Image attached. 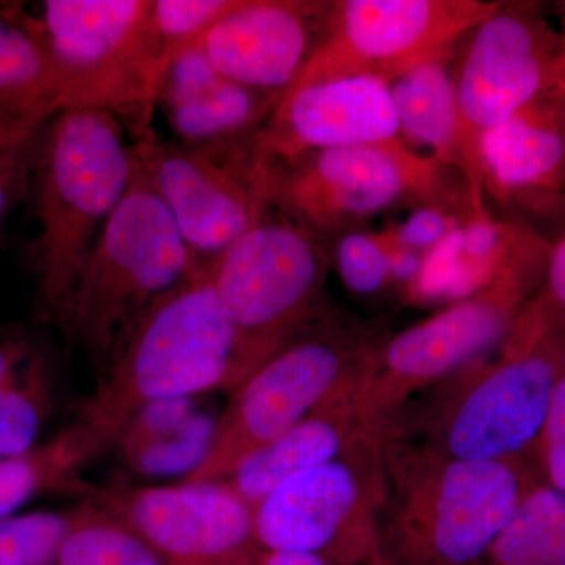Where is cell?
Instances as JSON below:
<instances>
[{"mask_svg":"<svg viewBox=\"0 0 565 565\" xmlns=\"http://www.w3.org/2000/svg\"><path fill=\"white\" fill-rule=\"evenodd\" d=\"M55 114L46 107L0 102V158L32 143Z\"/></svg>","mask_w":565,"mask_h":565,"instance_id":"cell-34","label":"cell"},{"mask_svg":"<svg viewBox=\"0 0 565 565\" xmlns=\"http://www.w3.org/2000/svg\"><path fill=\"white\" fill-rule=\"evenodd\" d=\"M544 273L509 275L379 345L356 392L363 424L370 426L377 412H390L408 392L441 381L503 345L526 307L531 285Z\"/></svg>","mask_w":565,"mask_h":565,"instance_id":"cell-12","label":"cell"},{"mask_svg":"<svg viewBox=\"0 0 565 565\" xmlns=\"http://www.w3.org/2000/svg\"><path fill=\"white\" fill-rule=\"evenodd\" d=\"M43 370L32 356L28 370L0 399V457L31 451L43 419Z\"/></svg>","mask_w":565,"mask_h":565,"instance_id":"cell-30","label":"cell"},{"mask_svg":"<svg viewBox=\"0 0 565 565\" xmlns=\"http://www.w3.org/2000/svg\"><path fill=\"white\" fill-rule=\"evenodd\" d=\"M36 21L61 71L65 109L107 111L136 139L151 129L167 63L150 0H46Z\"/></svg>","mask_w":565,"mask_h":565,"instance_id":"cell-7","label":"cell"},{"mask_svg":"<svg viewBox=\"0 0 565 565\" xmlns=\"http://www.w3.org/2000/svg\"><path fill=\"white\" fill-rule=\"evenodd\" d=\"M330 255L341 280L356 296H375L392 280L388 256L377 233L356 228L330 241Z\"/></svg>","mask_w":565,"mask_h":565,"instance_id":"cell-31","label":"cell"},{"mask_svg":"<svg viewBox=\"0 0 565 565\" xmlns=\"http://www.w3.org/2000/svg\"><path fill=\"white\" fill-rule=\"evenodd\" d=\"M366 487L345 459L289 478L255 508V537L266 552L322 555L364 514Z\"/></svg>","mask_w":565,"mask_h":565,"instance_id":"cell-19","label":"cell"},{"mask_svg":"<svg viewBox=\"0 0 565 565\" xmlns=\"http://www.w3.org/2000/svg\"><path fill=\"white\" fill-rule=\"evenodd\" d=\"M241 0H150V20L167 68L180 52L202 43L206 33ZM167 71V70H166Z\"/></svg>","mask_w":565,"mask_h":565,"instance_id":"cell-28","label":"cell"},{"mask_svg":"<svg viewBox=\"0 0 565 565\" xmlns=\"http://www.w3.org/2000/svg\"><path fill=\"white\" fill-rule=\"evenodd\" d=\"M35 140L0 158V233L10 212L29 191Z\"/></svg>","mask_w":565,"mask_h":565,"instance_id":"cell-36","label":"cell"},{"mask_svg":"<svg viewBox=\"0 0 565 565\" xmlns=\"http://www.w3.org/2000/svg\"><path fill=\"white\" fill-rule=\"evenodd\" d=\"M396 141L403 139L388 82L355 76L282 95L255 150L264 161L288 162L316 151Z\"/></svg>","mask_w":565,"mask_h":565,"instance_id":"cell-14","label":"cell"},{"mask_svg":"<svg viewBox=\"0 0 565 565\" xmlns=\"http://www.w3.org/2000/svg\"><path fill=\"white\" fill-rule=\"evenodd\" d=\"M541 300L519 315L503 356L467 386L441 423L451 460H512L542 437L565 371V333Z\"/></svg>","mask_w":565,"mask_h":565,"instance_id":"cell-9","label":"cell"},{"mask_svg":"<svg viewBox=\"0 0 565 565\" xmlns=\"http://www.w3.org/2000/svg\"><path fill=\"white\" fill-rule=\"evenodd\" d=\"M264 163L270 207L327 244L393 207L445 204L467 214L487 210L475 202L459 170L404 141Z\"/></svg>","mask_w":565,"mask_h":565,"instance_id":"cell-3","label":"cell"},{"mask_svg":"<svg viewBox=\"0 0 565 565\" xmlns=\"http://www.w3.org/2000/svg\"><path fill=\"white\" fill-rule=\"evenodd\" d=\"M473 215L445 204H422L401 225L393 226L405 247L424 256Z\"/></svg>","mask_w":565,"mask_h":565,"instance_id":"cell-33","label":"cell"},{"mask_svg":"<svg viewBox=\"0 0 565 565\" xmlns=\"http://www.w3.org/2000/svg\"><path fill=\"white\" fill-rule=\"evenodd\" d=\"M377 236L384 245L386 256H388L393 282H401L407 288L422 270L424 256L412 250V248L405 247L397 239L393 225H390L384 232L377 233Z\"/></svg>","mask_w":565,"mask_h":565,"instance_id":"cell-38","label":"cell"},{"mask_svg":"<svg viewBox=\"0 0 565 565\" xmlns=\"http://www.w3.org/2000/svg\"><path fill=\"white\" fill-rule=\"evenodd\" d=\"M550 241L516 218L478 212L424 255L412 302H460L509 275L546 266Z\"/></svg>","mask_w":565,"mask_h":565,"instance_id":"cell-18","label":"cell"},{"mask_svg":"<svg viewBox=\"0 0 565 565\" xmlns=\"http://www.w3.org/2000/svg\"><path fill=\"white\" fill-rule=\"evenodd\" d=\"M195 267L172 214L136 161L128 192L104 226L58 323L106 366L140 316Z\"/></svg>","mask_w":565,"mask_h":565,"instance_id":"cell-4","label":"cell"},{"mask_svg":"<svg viewBox=\"0 0 565 565\" xmlns=\"http://www.w3.org/2000/svg\"><path fill=\"white\" fill-rule=\"evenodd\" d=\"M310 326L233 390L210 451L184 482L228 481L248 457L318 408L359 392L379 345L353 330Z\"/></svg>","mask_w":565,"mask_h":565,"instance_id":"cell-6","label":"cell"},{"mask_svg":"<svg viewBox=\"0 0 565 565\" xmlns=\"http://www.w3.org/2000/svg\"><path fill=\"white\" fill-rule=\"evenodd\" d=\"M70 515L33 512L0 519V565H55Z\"/></svg>","mask_w":565,"mask_h":565,"instance_id":"cell-29","label":"cell"},{"mask_svg":"<svg viewBox=\"0 0 565 565\" xmlns=\"http://www.w3.org/2000/svg\"><path fill=\"white\" fill-rule=\"evenodd\" d=\"M215 423L193 407L192 397L156 401L129 419L118 440L139 473L191 475L210 451Z\"/></svg>","mask_w":565,"mask_h":565,"instance_id":"cell-21","label":"cell"},{"mask_svg":"<svg viewBox=\"0 0 565 565\" xmlns=\"http://www.w3.org/2000/svg\"><path fill=\"white\" fill-rule=\"evenodd\" d=\"M111 515L169 565H252L255 509L228 482H184L107 494Z\"/></svg>","mask_w":565,"mask_h":565,"instance_id":"cell-13","label":"cell"},{"mask_svg":"<svg viewBox=\"0 0 565 565\" xmlns=\"http://www.w3.org/2000/svg\"><path fill=\"white\" fill-rule=\"evenodd\" d=\"M87 457L76 427L52 438L50 444L33 446L24 455L0 457V519L43 490L62 486L66 475Z\"/></svg>","mask_w":565,"mask_h":565,"instance_id":"cell-27","label":"cell"},{"mask_svg":"<svg viewBox=\"0 0 565 565\" xmlns=\"http://www.w3.org/2000/svg\"><path fill=\"white\" fill-rule=\"evenodd\" d=\"M33 353L20 338H0V399L28 370Z\"/></svg>","mask_w":565,"mask_h":565,"instance_id":"cell-39","label":"cell"},{"mask_svg":"<svg viewBox=\"0 0 565 565\" xmlns=\"http://www.w3.org/2000/svg\"><path fill=\"white\" fill-rule=\"evenodd\" d=\"M330 2L241 0L203 40L222 77L253 90L285 95L313 54Z\"/></svg>","mask_w":565,"mask_h":565,"instance_id":"cell-17","label":"cell"},{"mask_svg":"<svg viewBox=\"0 0 565 565\" xmlns=\"http://www.w3.org/2000/svg\"><path fill=\"white\" fill-rule=\"evenodd\" d=\"M330 245L270 207L217 262L212 285L236 334L228 392L313 321Z\"/></svg>","mask_w":565,"mask_h":565,"instance_id":"cell-5","label":"cell"},{"mask_svg":"<svg viewBox=\"0 0 565 565\" xmlns=\"http://www.w3.org/2000/svg\"><path fill=\"white\" fill-rule=\"evenodd\" d=\"M355 415L356 394L323 405L248 457L226 482L255 509L292 476L341 459Z\"/></svg>","mask_w":565,"mask_h":565,"instance_id":"cell-20","label":"cell"},{"mask_svg":"<svg viewBox=\"0 0 565 565\" xmlns=\"http://www.w3.org/2000/svg\"><path fill=\"white\" fill-rule=\"evenodd\" d=\"M490 555L497 565H565V493L527 490Z\"/></svg>","mask_w":565,"mask_h":565,"instance_id":"cell-25","label":"cell"},{"mask_svg":"<svg viewBox=\"0 0 565 565\" xmlns=\"http://www.w3.org/2000/svg\"><path fill=\"white\" fill-rule=\"evenodd\" d=\"M280 99V95L226 81L217 90L162 110L180 143L206 147L255 139Z\"/></svg>","mask_w":565,"mask_h":565,"instance_id":"cell-23","label":"cell"},{"mask_svg":"<svg viewBox=\"0 0 565 565\" xmlns=\"http://www.w3.org/2000/svg\"><path fill=\"white\" fill-rule=\"evenodd\" d=\"M258 565H329L326 557L316 553L266 552L259 557Z\"/></svg>","mask_w":565,"mask_h":565,"instance_id":"cell-40","label":"cell"},{"mask_svg":"<svg viewBox=\"0 0 565 565\" xmlns=\"http://www.w3.org/2000/svg\"><path fill=\"white\" fill-rule=\"evenodd\" d=\"M234 356L236 334L212 285V264L195 267L140 316L104 366L77 424L88 448L95 455L118 440L145 405L228 390Z\"/></svg>","mask_w":565,"mask_h":565,"instance_id":"cell-2","label":"cell"},{"mask_svg":"<svg viewBox=\"0 0 565 565\" xmlns=\"http://www.w3.org/2000/svg\"><path fill=\"white\" fill-rule=\"evenodd\" d=\"M225 82L207 57L203 41L192 44L173 58L163 74L158 106L192 102L217 90Z\"/></svg>","mask_w":565,"mask_h":565,"instance_id":"cell-32","label":"cell"},{"mask_svg":"<svg viewBox=\"0 0 565 565\" xmlns=\"http://www.w3.org/2000/svg\"><path fill=\"white\" fill-rule=\"evenodd\" d=\"M0 102L65 109V85L39 21L21 7H0Z\"/></svg>","mask_w":565,"mask_h":565,"instance_id":"cell-24","label":"cell"},{"mask_svg":"<svg viewBox=\"0 0 565 565\" xmlns=\"http://www.w3.org/2000/svg\"><path fill=\"white\" fill-rule=\"evenodd\" d=\"M457 62V154L475 202L482 137L565 81V36L535 2H500L465 36Z\"/></svg>","mask_w":565,"mask_h":565,"instance_id":"cell-8","label":"cell"},{"mask_svg":"<svg viewBox=\"0 0 565 565\" xmlns=\"http://www.w3.org/2000/svg\"><path fill=\"white\" fill-rule=\"evenodd\" d=\"M541 440L550 486L565 493V371L557 381Z\"/></svg>","mask_w":565,"mask_h":565,"instance_id":"cell-35","label":"cell"},{"mask_svg":"<svg viewBox=\"0 0 565 565\" xmlns=\"http://www.w3.org/2000/svg\"><path fill=\"white\" fill-rule=\"evenodd\" d=\"M545 292L541 300L546 310L561 323L565 322V226L564 232L550 244L544 274Z\"/></svg>","mask_w":565,"mask_h":565,"instance_id":"cell-37","label":"cell"},{"mask_svg":"<svg viewBox=\"0 0 565 565\" xmlns=\"http://www.w3.org/2000/svg\"><path fill=\"white\" fill-rule=\"evenodd\" d=\"M132 151L196 266L217 262L270 210L255 139L192 147L148 129Z\"/></svg>","mask_w":565,"mask_h":565,"instance_id":"cell-11","label":"cell"},{"mask_svg":"<svg viewBox=\"0 0 565 565\" xmlns=\"http://www.w3.org/2000/svg\"><path fill=\"white\" fill-rule=\"evenodd\" d=\"M478 181L501 210L565 222V85L482 137Z\"/></svg>","mask_w":565,"mask_h":565,"instance_id":"cell-15","label":"cell"},{"mask_svg":"<svg viewBox=\"0 0 565 565\" xmlns=\"http://www.w3.org/2000/svg\"><path fill=\"white\" fill-rule=\"evenodd\" d=\"M411 498L435 553L468 564L490 553L527 489L512 460L441 459Z\"/></svg>","mask_w":565,"mask_h":565,"instance_id":"cell-16","label":"cell"},{"mask_svg":"<svg viewBox=\"0 0 565 565\" xmlns=\"http://www.w3.org/2000/svg\"><path fill=\"white\" fill-rule=\"evenodd\" d=\"M55 565H169L109 511L85 508L70 515Z\"/></svg>","mask_w":565,"mask_h":565,"instance_id":"cell-26","label":"cell"},{"mask_svg":"<svg viewBox=\"0 0 565 565\" xmlns=\"http://www.w3.org/2000/svg\"><path fill=\"white\" fill-rule=\"evenodd\" d=\"M132 143L114 115L63 109L33 145L31 184L39 234L29 266L43 318L61 321L104 226L132 181Z\"/></svg>","mask_w":565,"mask_h":565,"instance_id":"cell-1","label":"cell"},{"mask_svg":"<svg viewBox=\"0 0 565 565\" xmlns=\"http://www.w3.org/2000/svg\"><path fill=\"white\" fill-rule=\"evenodd\" d=\"M564 20H565V3H564ZM563 33H564V36H565V31ZM563 85H565V81H564Z\"/></svg>","mask_w":565,"mask_h":565,"instance_id":"cell-41","label":"cell"},{"mask_svg":"<svg viewBox=\"0 0 565 565\" xmlns=\"http://www.w3.org/2000/svg\"><path fill=\"white\" fill-rule=\"evenodd\" d=\"M500 2L493 0H334L313 54L288 93L344 77L392 82L455 51Z\"/></svg>","mask_w":565,"mask_h":565,"instance_id":"cell-10","label":"cell"},{"mask_svg":"<svg viewBox=\"0 0 565 565\" xmlns=\"http://www.w3.org/2000/svg\"><path fill=\"white\" fill-rule=\"evenodd\" d=\"M451 57L449 52L408 70L390 82V90L404 143L412 150L426 148L427 156L460 172Z\"/></svg>","mask_w":565,"mask_h":565,"instance_id":"cell-22","label":"cell"}]
</instances>
